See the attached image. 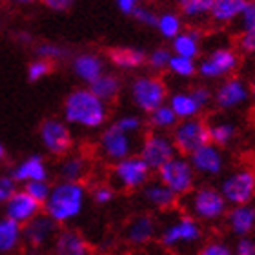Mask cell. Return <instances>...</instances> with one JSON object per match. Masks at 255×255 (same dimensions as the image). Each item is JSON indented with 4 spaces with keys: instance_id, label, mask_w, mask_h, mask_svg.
Listing matches in <instances>:
<instances>
[{
    "instance_id": "ac0fdd59",
    "label": "cell",
    "mask_w": 255,
    "mask_h": 255,
    "mask_svg": "<svg viewBox=\"0 0 255 255\" xmlns=\"http://www.w3.org/2000/svg\"><path fill=\"white\" fill-rule=\"evenodd\" d=\"M40 212H42V204L35 201L26 190H18V188L4 204V215L18 224H26Z\"/></svg>"
},
{
    "instance_id": "2e32d148",
    "label": "cell",
    "mask_w": 255,
    "mask_h": 255,
    "mask_svg": "<svg viewBox=\"0 0 255 255\" xmlns=\"http://www.w3.org/2000/svg\"><path fill=\"white\" fill-rule=\"evenodd\" d=\"M188 159L197 177H202V179H217L226 171V164H228L224 148H219L213 142H206L204 146L195 149L193 153L188 155Z\"/></svg>"
},
{
    "instance_id": "3957f363",
    "label": "cell",
    "mask_w": 255,
    "mask_h": 255,
    "mask_svg": "<svg viewBox=\"0 0 255 255\" xmlns=\"http://www.w3.org/2000/svg\"><path fill=\"white\" fill-rule=\"evenodd\" d=\"M182 208L184 213L191 215L201 224H217L224 219L230 204L223 197L219 186L195 184L193 190L182 197Z\"/></svg>"
},
{
    "instance_id": "f546056e",
    "label": "cell",
    "mask_w": 255,
    "mask_h": 255,
    "mask_svg": "<svg viewBox=\"0 0 255 255\" xmlns=\"http://www.w3.org/2000/svg\"><path fill=\"white\" fill-rule=\"evenodd\" d=\"M208 135L210 142L217 144L219 148H228L239 137V126L230 119H217L208 123Z\"/></svg>"
},
{
    "instance_id": "60d3db41",
    "label": "cell",
    "mask_w": 255,
    "mask_h": 255,
    "mask_svg": "<svg viewBox=\"0 0 255 255\" xmlns=\"http://www.w3.org/2000/svg\"><path fill=\"white\" fill-rule=\"evenodd\" d=\"M22 190H26L29 195L42 204L48 199L49 191H51V182L49 179H42V181H29L26 184H22Z\"/></svg>"
},
{
    "instance_id": "681fc988",
    "label": "cell",
    "mask_w": 255,
    "mask_h": 255,
    "mask_svg": "<svg viewBox=\"0 0 255 255\" xmlns=\"http://www.w3.org/2000/svg\"><path fill=\"white\" fill-rule=\"evenodd\" d=\"M40 2H42L44 7H48L49 11L62 13V11H68L77 0H40Z\"/></svg>"
},
{
    "instance_id": "74e56055",
    "label": "cell",
    "mask_w": 255,
    "mask_h": 255,
    "mask_svg": "<svg viewBox=\"0 0 255 255\" xmlns=\"http://www.w3.org/2000/svg\"><path fill=\"white\" fill-rule=\"evenodd\" d=\"M53 69H55L53 62L40 59V57H35L31 62L27 64L26 77L29 82H40V80H44L46 77H49V75L53 73Z\"/></svg>"
},
{
    "instance_id": "7a4b0ae2",
    "label": "cell",
    "mask_w": 255,
    "mask_h": 255,
    "mask_svg": "<svg viewBox=\"0 0 255 255\" xmlns=\"http://www.w3.org/2000/svg\"><path fill=\"white\" fill-rule=\"evenodd\" d=\"M88 202V188L82 181H59L51 184L48 199L42 202V212L59 226L77 221Z\"/></svg>"
},
{
    "instance_id": "52a82bcc",
    "label": "cell",
    "mask_w": 255,
    "mask_h": 255,
    "mask_svg": "<svg viewBox=\"0 0 255 255\" xmlns=\"http://www.w3.org/2000/svg\"><path fill=\"white\" fill-rule=\"evenodd\" d=\"M202 239V224L199 221L182 213L173 221L162 226L159 232V241L160 245L168 248V250H184V248H191Z\"/></svg>"
},
{
    "instance_id": "cb8c5ba5",
    "label": "cell",
    "mask_w": 255,
    "mask_h": 255,
    "mask_svg": "<svg viewBox=\"0 0 255 255\" xmlns=\"http://www.w3.org/2000/svg\"><path fill=\"white\" fill-rule=\"evenodd\" d=\"M142 199L144 202L148 204L151 210H157V212H170L179 204V197L173 193L168 186H164L159 179L151 181L149 179L142 188Z\"/></svg>"
},
{
    "instance_id": "db71d44e",
    "label": "cell",
    "mask_w": 255,
    "mask_h": 255,
    "mask_svg": "<svg viewBox=\"0 0 255 255\" xmlns=\"http://www.w3.org/2000/svg\"><path fill=\"white\" fill-rule=\"evenodd\" d=\"M15 2L20 5H29V4H33V2H38V0H15Z\"/></svg>"
},
{
    "instance_id": "816d5d0a",
    "label": "cell",
    "mask_w": 255,
    "mask_h": 255,
    "mask_svg": "<svg viewBox=\"0 0 255 255\" xmlns=\"http://www.w3.org/2000/svg\"><path fill=\"white\" fill-rule=\"evenodd\" d=\"M16 42H20L22 46H33V38H31L29 33L20 31L18 35H16Z\"/></svg>"
},
{
    "instance_id": "ffe728a7",
    "label": "cell",
    "mask_w": 255,
    "mask_h": 255,
    "mask_svg": "<svg viewBox=\"0 0 255 255\" xmlns=\"http://www.w3.org/2000/svg\"><path fill=\"white\" fill-rule=\"evenodd\" d=\"M49 252L51 255H93L90 241L73 228L59 230Z\"/></svg>"
},
{
    "instance_id": "b9f144b4",
    "label": "cell",
    "mask_w": 255,
    "mask_h": 255,
    "mask_svg": "<svg viewBox=\"0 0 255 255\" xmlns=\"http://www.w3.org/2000/svg\"><path fill=\"white\" fill-rule=\"evenodd\" d=\"M197 255H234V250L224 239H210L197 250Z\"/></svg>"
},
{
    "instance_id": "6da1fadb",
    "label": "cell",
    "mask_w": 255,
    "mask_h": 255,
    "mask_svg": "<svg viewBox=\"0 0 255 255\" xmlns=\"http://www.w3.org/2000/svg\"><path fill=\"white\" fill-rule=\"evenodd\" d=\"M62 119L69 126L93 131L106 126L110 119V106L108 102L101 101L88 86L75 88L64 99Z\"/></svg>"
},
{
    "instance_id": "7dc6e473",
    "label": "cell",
    "mask_w": 255,
    "mask_h": 255,
    "mask_svg": "<svg viewBox=\"0 0 255 255\" xmlns=\"http://www.w3.org/2000/svg\"><path fill=\"white\" fill-rule=\"evenodd\" d=\"M232 250H234V255H255V239L250 235L237 237Z\"/></svg>"
},
{
    "instance_id": "9a60e30c",
    "label": "cell",
    "mask_w": 255,
    "mask_h": 255,
    "mask_svg": "<svg viewBox=\"0 0 255 255\" xmlns=\"http://www.w3.org/2000/svg\"><path fill=\"white\" fill-rule=\"evenodd\" d=\"M60 230V226L53 219L48 217L44 212L22 224V245L29 248L31 252H44L51 248L55 235Z\"/></svg>"
},
{
    "instance_id": "f35d334b",
    "label": "cell",
    "mask_w": 255,
    "mask_h": 255,
    "mask_svg": "<svg viewBox=\"0 0 255 255\" xmlns=\"http://www.w3.org/2000/svg\"><path fill=\"white\" fill-rule=\"evenodd\" d=\"M113 124H115L117 128H121L123 131L129 133V135H133V137H137L138 133L144 129L146 121H144L140 115H137V113H124V115L115 119Z\"/></svg>"
},
{
    "instance_id": "f5cc1de1",
    "label": "cell",
    "mask_w": 255,
    "mask_h": 255,
    "mask_svg": "<svg viewBox=\"0 0 255 255\" xmlns=\"http://www.w3.org/2000/svg\"><path fill=\"white\" fill-rule=\"evenodd\" d=\"M250 84V97H252V102L255 104V73H254V77H252V80L248 82Z\"/></svg>"
},
{
    "instance_id": "c3c4849f",
    "label": "cell",
    "mask_w": 255,
    "mask_h": 255,
    "mask_svg": "<svg viewBox=\"0 0 255 255\" xmlns=\"http://www.w3.org/2000/svg\"><path fill=\"white\" fill-rule=\"evenodd\" d=\"M16 191V182L11 175H0V206H4L5 201Z\"/></svg>"
},
{
    "instance_id": "f907efd6",
    "label": "cell",
    "mask_w": 255,
    "mask_h": 255,
    "mask_svg": "<svg viewBox=\"0 0 255 255\" xmlns=\"http://www.w3.org/2000/svg\"><path fill=\"white\" fill-rule=\"evenodd\" d=\"M140 4V0H115V5H117V9L123 13V15H131L135 7Z\"/></svg>"
},
{
    "instance_id": "e0dca14e",
    "label": "cell",
    "mask_w": 255,
    "mask_h": 255,
    "mask_svg": "<svg viewBox=\"0 0 255 255\" xmlns=\"http://www.w3.org/2000/svg\"><path fill=\"white\" fill-rule=\"evenodd\" d=\"M159 234V223L151 213H138L129 219L124 228V241L133 248L149 245Z\"/></svg>"
},
{
    "instance_id": "4fadbf2b",
    "label": "cell",
    "mask_w": 255,
    "mask_h": 255,
    "mask_svg": "<svg viewBox=\"0 0 255 255\" xmlns=\"http://www.w3.org/2000/svg\"><path fill=\"white\" fill-rule=\"evenodd\" d=\"M137 153L151 168V171H157L166 160H170L173 155H177V149L170 133L149 129L138 144Z\"/></svg>"
},
{
    "instance_id": "9f6ffc18",
    "label": "cell",
    "mask_w": 255,
    "mask_h": 255,
    "mask_svg": "<svg viewBox=\"0 0 255 255\" xmlns=\"http://www.w3.org/2000/svg\"><path fill=\"white\" fill-rule=\"evenodd\" d=\"M29 255H51V252H48V250H44V252H31Z\"/></svg>"
},
{
    "instance_id": "484cf974",
    "label": "cell",
    "mask_w": 255,
    "mask_h": 255,
    "mask_svg": "<svg viewBox=\"0 0 255 255\" xmlns=\"http://www.w3.org/2000/svg\"><path fill=\"white\" fill-rule=\"evenodd\" d=\"M248 0H213L208 18L215 26H232L237 24L241 13Z\"/></svg>"
},
{
    "instance_id": "ba28073f",
    "label": "cell",
    "mask_w": 255,
    "mask_h": 255,
    "mask_svg": "<svg viewBox=\"0 0 255 255\" xmlns=\"http://www.w3.org/2000/svg\"><path fill=\"white\" fill-rule=\"evenodd\" d=\"M219 190L230 206L252 202L255 199V168L248 164L232 168L223 177Z\"/></svg>"
},
{
    "instance_id": "d590c367",
    "label": "cell",
    "mask_w": 255,
    "mask_h": 255,
    "mask_svg": "<svg viewBox=\"0 0 255 255\" xmlns=\"http://www.w3.org/2000/svg\"><path fill=\"white\" fill-rule=\"evenodd\" d=\"M33 51H35V57H40V59H46L49 62H60V60H66L71 57L69 49L66 46L59 42H38L33 44Z\"/></svg>"
},
{
    "instance_id": "5bb4252c",
    "label": "cell",
    "mask_w": 255,
    "mask_h": 255,
    "mask_svg": "<svg viewBox=\"0 0 255 255\" xmlns=\"http://www.w3.org/2000/svg\"><path fill=\"white\" fill-rule=\"evenodd\" d=\"M38 137L44 149L53 157H64L73 148V135L64 119H44L38 128Z\"/></svg>"
},
{
    "instance_id": "d6986e66",
    "label": "cell",
    "mask_w": 255,
    "mask_h": 255,
    "mask_svg": "<svg viewBox=\"0 0 255 255\" xmlns=\"http://www.w3.org/2000/svg\"><path fill=\"white\" fill-rule=\"evenodd\" d=\"M71 73L82 82L91 84L97 77H101L106 71V59L97 51H80L71 57Z\"/></svg>"
},
{
    "instance_id": "9c48e42d",
    "label": "cell",
    "mask_w": 255,
    "mask_h": 255,
    "mask_svg": "<svg viewBox=\"0 0 255 255\" xmlns=\"http://www.w3.org/2000/svg\"><path fill=\"white\" fill-rule=\"evenodd\" d=\"M155 173H157V179L164 186L170 188L179 199L186 195L188 191L193 190V186L197 184V179H199L190 159L181 153L173 155L170 160H166Z\"/></svg>"
},
{
    "instance_id": "30bf717a",
    "label": "cell",
    "mask_w": 255,
    "mask_h": 255,
    "mask_svg": "<svg viewBox=\"0 0 255 255\" xmlns=\"http://www.w3.org/2000/svg\"><path fill=\"white\" fill-rule=\"evenodd\" d=\"M250 102V84L243 77H237V75L226 77L219 80L217 86L213 88V106L219 112H239V110H245Z\"/></svg>"
},
{
    "instance_id": "d4e9b609",
    "label": "cell",
    "mask_w": 255,
    "mask_h": 255,
    "mask_svg": "<svg viewBox=\"0 0 255 255\" xmlns=\"http://www.w3.org/2000/svg\"><path fill=\"white\" fill-rule=\"evenodd\" d=\"M106 60L121 71H137L146 66V51L135 46H115L108 49Z\"/></svg>"
},
{
    "instance_id": "83f0119b",
    "label": "cell",
    "mask_w": 255,
    "mask_h": 255,
    "mask_svg": "<svg viewBox=\"0 0 255 255\" xmlns=\"http://www.w3.org/2000/svg\"><path fill=\"white\" fill-rule=\"evenodd\" d=\"M22 246V224L0 217V255H15Z\"/></svg>"
},
{
    "instance_id": "1f68e13d",
    "label": "cell",
    "mask_w": 255,
    "mask_h": 255,
    "mask_svg": "<svg viewBox=\"0 0 255 255\" xmlns=\"http://www.w3.org/2000/svg\"><path fill=\"white\" fill-rule=\"evenodd\" d=\"M153 29H157V33L164 40H171L175 35H179L184 29V18H182V15L179 11H173V9L160 11L159 15H157V22H155Z\"/></svg>"
},
{
    "instance_id": "8fae6325",
    "label": "cell",
    "mask_w": 255,
    "mask_h": 255,
    "mask_svg": "<svg viewBox=\"0 0 255 255\" xmlns=\"http://www.w3.org/2000/svg\"><path fill=\"white\" fill-rule=\"evenodd\" d=\"M171 140L175 144L177 153L190 155L206 142H210L208 135V123L202 117L184 119L175 124V128L170 131Z\"/></svg>"
},
{
    "instance_id": "f6af8a7d",
    "label": "cell",
    "mask_w": 255,
    "mask_h": 255,
    "mask_svg": "<svg viewBox=\"0 0 255 255\" xmlns=\"http://www.w3.org/2000/svg\"><path fill=\"white\" fill-rule=\"evenodd\" d=\"M237 49H239L241 55L255 57V27L245 29V31L239 33V38H237Z\"/></svg>"
},
{
    "instance_id": "44dd1931",
    "label": "cell",
    "mask_w": 255,
    "mask_h": 255,
    "mask_svg": "<svg viewBox=\"0 0 255 255\" xmlns=\"http://www.w3.org/2000/svg\"><path fill=\"white\" fill-rule=\"evenodd\" d=\"M49 166L46 162L42 155L33 153L27 155L26 159H22L20 162H16L13 166L9 175L15 179L16 184H26L29 181H42V179H49Z\"/></svg>"
},
{
    "instance_id": "836d02e7",
    "label": "cell",
    "mask_w": 255,
    "mask_h": 255,
    "mask_svg": "<svg viewBox=\"0 0 255 255\" xmlns=\"http://www.w3.org/2000/svg\"><path fill=\"white\" fill-rule=\"evenodd\" d=\"M213 0H177L179 13L184 20L199 22L208 18V13L212 9Z\"/></svg>"
},
{
    "instance_id": "603a6c76",
    "label": "cell",
    "mask_w": 255,
    "mask_h": 255,
    "mask_svg": "<svg viewBox=\"0 0 255 255\" xmlns=\"http://www.w3.org/2000/svg\"><path fill=\"white\" fill-rule=\"evenodd\" d=\"M202 48H204V35L195 26L184 27L179 35H175L170 40L171 53L188 57V59H199L202 55Z\"/></svg>"
},
{
    "instance_id": "5b68a950",
    "label": "cell",
    "mask_w": 255,
    "mask_h": 255,
    "mask_svg": "<svg viewBox=\"0 0 255 255\" xmlns=\"http://www.w3.org/2000/svg\"><path fill=\"white\" fill-rule=\"evenodd\" d=\"M170 90L159 73H140L129 82V99L138 112L149 113L168 101Z\"/></svg>"
},
{
    "instance_id": "ee69618b",
    "label": "cell",
    "mask_w": 255,
    "mask_h": 255,
    "mask_svg": "<svg viewBox=\"0 0 255 255\" xmlns=\"http://www.w3.org/2000/svg\"><path fill=\"white\" fill-rule=\"evenodd\" d=\"M157 11L153 9V7H149V5H144L142 2L135 7V11H133L131 15V18L137 24H140V26H144V27H155V22H157Z\"/></svg>"
},
{
    "instance_id": "277c9868",
    "label": "cell",
    "mask_w": 255,
    "mask_h": 255,
    "mask_svg": "<svg viewBox=\"0 0 255 255\" xmlns=\"http://www.w3.org/2000/svg\"><path fill=\"white\" fill-rule=\"evenodd\" d=\"M241 64L243 59L237 48L228 44L215 46L197 59V77H201L204 82H219L237 73Z\"/></svg>"
},
{
    "instance_id": "7c38bea8",
    "label": "cell",
    "mask_w": 255,
    "mask_h": 255,
    "mask_svg": "<svg viewBox=\"0 0 255 255\" xmlns=\"http://www.w3.org/2000/svg\"><path fill=\"white\" fill-rule=\"evenodd\" d=\"M135 148H137L135 137L123 131L113 123L102 128L101 135H99V142H97V149H99L101 157L110 164L135 153Z\"/></svg>"
},
{
    "instance_id": "4316f807",
    "label": "cell",
    "mask_w": 255,
    "mask_h": 255,
    "mask_svg": "<svg viewBox=\"0 0 255 255\" xmlns=\"http://www.w3.org/2000/svg\"><path fill=\"white\" fill-rule=\"evenodd\" d=\"M166 104L173 110V113L177 115L179 121H184V119H193V117H201L202 115V108L197 104V101L191 95L190 88L188 90H177L171 91L168 95V101Z\"/></svg>"
},
{
    "instance_id": "4dcf8cb0",
    "label": "cell",
    "mask_w": 255,
    "mask_h": 255,
    "mask_svg": "<svg viewBox=\"0 0 255 255\" xmlns=\"http://www.w3.org/2000/svg\"><path fill=\"white\" fill-rule=\"evenodd\" d=\"M88 159L84 155L66 153L59 164V181H82L88 175Z\"/></svg>"
},
{
    "instance_id": "bcb514c9",
    "label": "cell",
    "mask_w": 255,
    "mask_h": 255,
    "mask_svg": "<svg viewBox=\"0 0 255 255\" xmlns=\"http://www.w3.org/2000/svg\"><path fill=\"white\" fill-rule=\"evenodd\" d=\"M237 24H239L241 31L255 27V0H248V2H246L245 9H243V13H241Z\"/></svg>"
},
{
    "instance_id": "7bdbcfd3",
    "label": "cell",
    "mask_w": 255,
    "mask_h": 255,
    "mask_svg": "<svg viewBox=\"0 0 255 255\" xmlns=\"http://www.w3.org/2000/svg\"><path fill=\"white\" fill-rule=\"evenodd\" d=\"M115 193L117 190L113 188V184H97L93 190H91V201L95 202L97 206H108V204H112L113 199H115Z\"/></svg>"
},
{
    "instance_id": "7402d4cb",
    "label": "cell",
    "mask_w": 255,
    "mask_h": 255,
    "mask_svg": "<svg viewBox=\"0 0 255 255\" xmlns=\"http://www.w3.org/2000/svg\"><path fill=\"white\" fill-rule=\"evenodd\" d=\"M223 221L230 234H234L235 237L250 235L255 230V206L252 202L230 206Z\"/></svg>"
},
{
    "instance_id": "8992f818",
    "label": "cell",
    "mask_w": 255,
    "mask_h": 255,
    "mask_svg": "<svg viewBox=\"0 0 255 255\" xmlns=\"http://www.w3.org/2000/svg\"><path fill=\"white\" fill-rule=\"evenodd\" d=\"M151 168L144 162L138 153H131L112 164V184L121 191H140V188L151 179Z\"/></svg>"
},
{
    "instance_id": "11a10c76",
    "label": "cell",
    "mask_w": 255,
    "mask_h": 255,
    "mask_svg": "<svg viewBox=\"0 0 255 255\" xmlns=\"http://www.w3.org/2000/svg\"><path fill=\"white\" fill-rule=\"evenodd\" d=\"M5 159V148H4V144L0 142V162Z\"/></svg>"
},
{
    "instance_id": "f1b7e54d",
    "label": "cell",
    "mask_w": 255,
    "mask_h": 255,
    "mask_svg": "<svg viewBox=\"0 0 255 255\" xmlns=\"http://www.w3.org/2000/svg\"><path fill=\"white\" fill-rule=\"evenodd\" d=\"M93 93H95L101 101L104 102H113L117 101L121 91H123V79L119 77L117 73H112V71H104L101 77H97L91 84H88Z\"/></svg>"
},
{
    "instance_id": "e575fe53",
    "label": "cell",
    "mask_w": 255,
    "mask_h": 255,
    "mask_svg": "<svg viewBox=\"0 0 255 255\" xmlns=\"http://www.w3.org/2000/svg\"><path fill=\"white\" fill-rule=\"evenodd\" d=\"M166 71L179 80H191L197 77V60L171 53V59L168 62Z\"/></svg>"
},
{
    "instance_id": "d6a6232c",
    "label": "cell",
    "mask_w": 255,
    "mask_h": 255,
    "mask_svg": "<svg viewBox=\"0 0 255 255\" xmlns=\"http://www.w3.org/2000/svg\"><path fill=\"white\" fill-rule=\"evenodd\" d=\"M148 119H146V124L149 126V129H155V131H164V133H170L175 124L179 123V119L177 115L173 113L168 104H160L157 106L155 110H151L149 113H146Z\"/></svg>"
},
{
    "instance_id": "8d00e7d4",
    "label": "cell",
    "mask_w": 255,
    "mask_h": 255,
    "mask_svg": "<svg viewBox=\"0 0 255 255\" xmlns=\"http://www.w3.org/2000/svg\"><path fill=\"white\" fill-rule=\"evenodd\" d=\"M171 59V49L166 46L153 48L149 53H146V66H148L153 73H162L168 68V62Z\"/></svg>"
},
{
    "instance_id": "ab89813d",
    "label": "cell",
    "mask_w": 255,
    "mask_h": 255,
    "mask_svg": "<svg viewBox=\"0 0 255 255\" xmlns=\"http://www.w3.org/2000/svg\"><path fill=\"white\" fill-rule=\"evenodd\" d=\"M190 91L191 95H193V99L197 101V104L202 108V112L213 106V88L208 82H201V84L191 86Z\"/></svg>"
}]
</instances>
